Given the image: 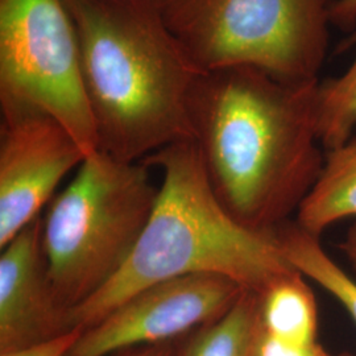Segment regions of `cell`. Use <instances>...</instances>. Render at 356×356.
<instances>
[{"mask_svg": "<svg viewBox=\"0 0 356 356\" xmlns=\"http://www.w3.org/2000/svg\"><path fill=\"white\" fill-rule=\"evenodd\" d=\"M319 79L291 82L254 67L198 76L189 97L193 140L219 204L239 225L273 232L289 222L325 164Z\"/></svg>", "mask_w": 356, "mask_h": 356, "instance_id": "cell-1", "label": "cell"}, {"mask_svg": "<svg viewBox=\"0 0 356 356\" xmlns=\"http://www.w3.org/2000/svg\"><path fill=\"white\" fill-rule=\"evenodd\" d=\"M99 151L138 163L193 140L191 89L204 74L166 24L161 0H65Z\"/></svg>", "mask_w": 356, "mask_h": 356, "instance_id": "cell-2", "label": "cell"}, {"mask_svg": "<svg viewBox=\"0 0 356 356\" xmlns=\"http://www.w3.org/2000/svg\"><path fill=\"white\" fill-rule=\"evenodd\" d=\"M141 163L163 172L151 216L119 273L67 313L69 330L88 329L134 293L163 281L213 273L261 293L296 270L275 231L245 229L219 204L194 140L173 143Z\"/></svg>", "mask_w": 356, "mask_h": 356, "instance_id": "cell-3", "label": "cell"}, {"mask_svg": "<svg viewBox=\"0 0 356 356\" xmlns=\"http://www.w3.org/2000/svg\"><path fill=\"white\" fill-rule=\"evenodd\" d=\"M148 169L98 151L51 200L41 243L66 317L114 279L140 239L159 195Z\"/></svg>", "mask_w": 356, "mask_h": 356, "instance_id": "cell-4", "label": "cell"}, {"mask_svg": "<svg viewBox=\"0 0 356 356\" xmlns=\"http://www.w3.org/2000/svg\"><path fill=\"white\" fill-rule=\"evenodd\" d=\"M334 0H161L166 24L202 72L254 67L291 82L318 79Z\"/></svg>", "mask_w": 356, "mask_h": 356, "instance_id": "cell-5", "label": "cell"}, {"mask_svg": "<svg viewBox=\"0 0 356 356\" xmlns=\"http://www.w3.org/2000/svg\"><path fill=\"white\" fill-rule=\"evenodd\" d=\"M0 103L41 110L88 154L99 151L65 0H0Z\"/></svg>", "mask_w": 356, "mask_h": 356, "instance_id": "cell-6", "label": "cell"}, {"mask_svg": "<svg viewBox=\"0 0 356 356\" xmlns=\"http://www.w3.org/2000/svg\"><path fill=\"white\" fill-rule=\"evenodd\" d=\"M243 291L236 281L213 273L154 284L82 331L66 356H110L131 347L176 342L222 317Z\"/></svg>", "mask_w": 356, "mask_h": 356, "instance_id": "cell-7", "label": "cell"}, {"mask_svg": "<svg viewBox=\"0 0 356 356\" xmlns=\"http://www.w3.org/2000/svg\"><path fill=\"white\" fill-rule=\"evenodd\" d=\"M0 248L38 219L60 182L90 156L41 110L0 103Z\"/></svg>", "mask_w": 356, "mask_h": 356, "instance_id": "cell-8", "label": "cell"}, {"mask_svg": "<svg viewBox=\"0 0 356 356\" xmlns=\"http://www.w3.org/2000/svg\"><path fill=\"white\" fill-rule=\"evenodd\" d=\"M38 216L1 248L0 353L42 343L69 332L47 267Z\"/></svg>", "mask_w": 356, "mask_h": 356, "instance_id": "cell-9", "label": "cell"}, {"mask_svg": "<svg viewBox=\"0 0 356 356\" xmlns=\"http://www.w3.org/2000/svg\"><path fill=\"white\" fill-rule=\"evenodd\" d=\"M356 216V136L326 151L325 164L297 210L296 223L319 238L325 229Z\"/></svg>", "mask_w": 356, "mask_h": 356, "instance_id": "cell-10", "label": "cell"}, {"mask_svg": "<svg viewBox=\"0 0 356 356\" xmlns=\"http://www.w3.org/2000/svg\"><path fill=\"white\" fill-rule=\"evenodd\" d=\"M261 332L260 294L244 289L222 317L178 339L176 356H256Z\"/></svg>", "mask_w": 356, "mask_h": 356, "instance_id": "cell-11", "label": "cell"}, {"mask_svg": "<svg viewBox=\"0 0 356 356\" xmlns=\"http://www.w3.org/2000/svg\"><path fill=\"white\" fill-rule=\"evenodd\" d=\"M259 294L266 334L286 343H318L316 297L300 272L294 270L273 281Z\"/></svg>", "mask_w": 356, "mask_h": 356, "instance_id": "cell-12", "label": "cell"}, {"mask_svg": "<svg viewBox=\"0 0 356 356\" xmlns=\"http://www.w3.org/2000/svg\"><path fill=\"white\" fill-rule=\"evenodd\" d=\"M275 235L288 263L330 293L356 325V282L323 250L319 238L291 220L275 229Z\"/></svg>", "mask_w": 356, "mask_h": 356, "instance_id": "cell-13", "label": "cell"}, {"mask_svg": "<svg viewBox=\"0 0 356 356\" xmlns=\"http://www.w3.org/2000/svg\"><path fill=\"white\" fill-rule=\"evenodd\" d=\"M318 138L325 151L344 144L356 128V57L341 76L319 82Z\"/></svg>", "mask_w": 356, "mask_h": 356, "instance_id": "cell-14", "label": "cell"}, {"mask_svg": "<svg viewBox=\"0 0 356 356\" xmlns=\"http://www.w3.org/2000/svg\"><path fill=\"white\" fill-rule=\"evenodd\" d=\"M256 356H332L318 343L292 344L261 332Z\"/></svg>", "mask_w": 356, "mask_h": 356, "instance_id": "cell-15", "label": "cell"}, {"mask_svg": "<svg viewBox=\"0 0 356 356\" xmlns=\"http://www.w3.org/2000/svg\"><path fill=\"white\" fill-rule=\"evenodd\" d=\"M82 329L69 331L42 343L33 344L15 351L0 353V356H66L82 334Z\"/></svg>", "mask_w": 356, "mask_h": 356, "instance_id": "cell-16", "label": "cell"}, {"mask_svg": "<svg viewBox=\"0 0 356 356\" xmlns=\"http://www.w3.org/2000/svg\"><path fill=\"white\" fill-rule=\"evenodd\" d=\"M331 26L351 31L356 26V0H334L330 10Z\"/></svg>", "mask_w": 356, "mask_h": 356, "instance_id": "cell-17", "label": "cell"}, {"mask_svg": "<svg viewBox=\"0 0 356 356\" xmlns=\"http://www.w3.org/2000/svg\"><path fill=\"white\" fill-rule=\"evenodd\" d=\"M176 351H177V341L131 347V348L118 351L110 356H176Z\"/></svg>", "mask_w": 356, "mask_h": 356, "instance_id": "cell-18", "label": "cell"}, {"mask_svg": "<svg viewBox=\"0 0 356 356\" xmlns=\"http://www.w3.org/2000/svg\"><path fill=\"white\" fill-rule=\"evenodd\" d=\"M339 248L347 256L348 261L351 263V266L355 269L356 272V225L348 229L343 242L339 244Z\"/></svg>", "mask_w": 356, "mask_h": 356, "instance_id": "cell-19", "label": "cell"}, {"mask_svg": "<svg viewBox=\"0 0 356 356\" xmlns=\"http://www.w3.org/2000/svg\"><path fill=\"white\" fill-rule=\"evenodd\" d=\"M335 356H355L353 355V354H350V353H341V354H338V355Z\"/></svg>", "mask_w": 356, "mask_h": 356, "instance_id": "cell-20", "label": "cell"}]
</instances>
